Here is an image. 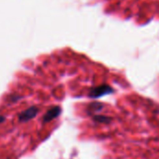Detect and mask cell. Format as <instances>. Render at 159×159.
Returning a JSON list of instances; mask_svg holds the SVG:
<instances>
[{"mask_svg":"<svg viewBox=\"0 0 159 159\" xmlns=\"http://www.w3.org/2000/svg\"><path fill=\"white\" fill-rule=\"evenodd\" d=\"M38 113V109L37 107H30L29 109L25 110L24 112H22L20 116V120L22 122H26L28 120H31L32 118H34Z\"/></svg>","mask_w":159,"mask_h":159,"instance_id":"6da1fadb","label":"cell"},{"mask_svg":"<svg viewBox=\"0 0 159 159\" xmlns=\"http://www.w3.org/2000/svg\"><path fill=\"white\" fill-rule=\"evenodd\" d=\"M60 112H61V109L59 107H54V108L48 110L44 116V121L45 122L51 121L52 119H54L55 117H57L60 115Z\"/></svg>","mask_w":159,"mask_h":159,"instance_id":"7a4b0ae2","label":"cell"},{"mask_svg":"<svg viewBox=\"0 0 159 159\" xmlns=\"http://www.w3.org/2000/svg\"><path fill=\"white\" fill-rule=\"evenodd\" d=\"M3 120H4V117L0 116V122H1V121H3Z\"/></svg>","mask_w":159,"mask_h":159,"instance_id":"3957f363","label":"cell"}]
</instances>
